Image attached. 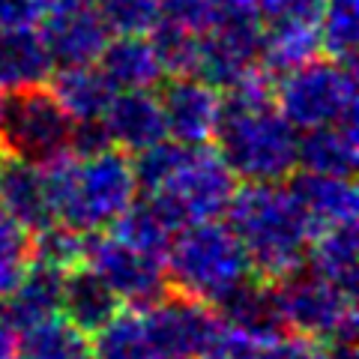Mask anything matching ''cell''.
<instances>
[{
  "instance_id": "f546056e",
  "label": "cell",
  "mask_w": 359,
  "mask_h": 359,
  "mask_svg": "<svg viewBox=\"0 0 359 359\" xmlns=\"http://www.w3.org/2000/svg\"><path fill=\"white\" fill-rule=\"evenodd\" d=\"M30 269V231L0 210V299L13 290Z\"/></svg>"
},
{
  "instance_id": "d6986e66",
  "label": "cell",
  "mask_w": 359,
  "mask_h": 359,
  "mask_svg": "<svg viewBox=\"0 0 359 359\" xmlns=\"http://www.w3.org/2000/svg\"><path fill=\"white\" fill-rule=\"evenodd\" d=\"M54 60L36 25L0 27V93L48 84Z\"/></svg>"
},
{
  "instance_id": "7c38bea8",
  "label": "cell",
  "mask_w": 359,
  "mask_h": 359,
  "mask_svg": "<svg viewBox=\"0 0 359 359\" xmlns=\"http://www.w3.org/2000/svg\"><path fill=\"white\" fill-rule=\"evenodd\" d=\"M159 108L165 135L180 144H212L222 120L224 93L198 75H171L162 81Z\"/></svg>"
},
{
  "instance_id": "3957f363",
  "label": "cell",
  "mask_w": 359,
  "mask_h": 359,
  "mask_svg": "<svg viewBox=\"0 0 359 359\" xmlns=\"http://www.w3.org/2000/svg\"><path fill=\"white\" fill-rule=\"evenodd\" d=\"M42 168L48 174L54 222L78 233L108 231L141 195L132 156L111 144L69 150Z\"/></svg>"
},
{
  "instance_id": "7a4b0ae2",
  "label": "cell",
  "mask_w": 359,
  "mask_h": 359,
  "mask_svg": "<svg viewBox=\"0 0 359 359\" xmlns=\"http://www.w3.org/2000/svg\"><path fill=\"white\" fill-rule=\"evenodd\" d=\"M132 165L138 189L177 222V228L224 219L240 189V180L210 144H180L162 138L132 156Z\"/></svg>"
},
{
  "instance_id": "836d02e7",
  "label": "cell",
  "mask_w": 359,
  "mask_h": 359,
  "mask_svg": "<svg viewBox=\"0 0 359 359\" xmlns=\"http://www.w3.org/2000/svg\"><path fill=\"white\" fill-rule=\"evenodd\" d=\"M39 9L36 0H0V27L36 25Z\"/></svg>"
},
{
  "instance_id": "ffe728a7",
  "label": "cell",
  "mask_w": 359,
  "mask_h": 359,
  "mask_svg": "<svg viewBox=\"0 0 359 359\" xmlns=\"http://www.w3.org/2000/svg\"><path fill=\"white\" fill-rule=\"evenodd\" d=\"M323 54L318 15H282L269 18L261 42V66L269 75L290 72Z\"/></svg>"
},
{
  "instance_id": "4316f807",
  "label": "cell",
  "mask_w": 359,
  "mask_h": 359,
  "mask_svg": "<svg viewBox=\"0 0 359 359\" xmlns=\"http://www.w3.org/2000/svg\"><path fill=\"white\" fill-rule=\"evenodd\" d=\"M84 240L87 233H78L60 222H51L30 233V264H42L57 269V273H66V269L84 261Z\"/></svg>"
},
{
  "instance_id": "603a6c76",
  "label": "cell",
  "mask_w": 359,
  "mask_h": 359,
  "mask_svg": "<svg viewBox=\"0 0 359 359\" xmlns=\"http://www.w3.org/2000/svg\"><path fill=\"white\" fill-rule=\"evenodd\" d=\"M60 278L63 273L42 264H30L25 278L0 299V314L15 332L60 314Z\"/></svg>"
},
{
  "instance_id": "f1b7e54d",
  "label": "cell",
  "mask_w": 359,
  "mask_h": 359,
  "mask_svg": "<svg viewBox=\"0 0 359 359\" xmlns=\"http://www.w3.org/2000/svg\"><path fill=\"white\" fill-rule=\"evenodd\" d=\"M111 36H150L162 25L159 0H96Z\"/></svg>"
},
{
  "instance_id": "52a82bcc",
  "label": "cell",
  "mask_w": 359,
  "mask_h": 359,
  "mask_svg": "<svg viewBox=\"0 0 359 359\" xmlns=\"http://www.w3.org/2000/svg\"><path fill=\"white\" fill-rule=\"evenodd\" d=\"M273 290L287 332L306 335L320 344L356 341L353 290L335 285L306 264L273 282Z\"/></svg>"
},
{
  "instance_id": "4fadbf2b",
  "label": "cell",
  "mask_w": 359,
  "mask_h": 359,
  "mask_svg": "<svg viewBox=\"0 0 359 359\" xmlns=\"http://www.w3.org/2000/svg\"><path fill=\"white\" fill-rule=\"evenodd\" d=\"M96 126L105 144L129 156H138L141 150L168 138L159 96L153 90H117Z\"/></svg>"
},
{
  "instance_id": "484cf974",
  "label": "cell",
  "mask_w": 359,
  "mask_h": 359,
  "mask_svg": "<svg viewBox=\"0 0 359 359\" xmlns=\"http://www.w3.org/2000/svg\"><path fill=\"white\" fill-rule=\"evenodd\" d=\"M318 25L323 54L341 63H353L359 42V0H320Z\"/></svg>"
},
{
  "instance_id": "44dd1931",
  "label": "cell",
  "mask_w": 359,
  "mask_h": 359,
  "mask_svg": "<svg viewBox=\"0 0 359 359\" xmlns=\"http://www.w3.org/2000/svg\"><path fill=\"white\" fill-rule=\"evenodd\" d=\"M356 162H359L356 120H341V123H330V126L299 132L297 168H302V171L353 177Z\"/></svg>"
},
{
  "instance_id": "4dcf8cb0",
  "label": "cell",
  "mask_w": 359,
  "mask_h": 359,
  "mask_svg": "<svg viewBox=\"0 0 359 359\" xmlns=\"http://www.w3.org/2000/svg\"><path fill=\"white\" fill-rule=\"evenodd\" d=\"M159 4H162V25L201 33L212 15L216 0H159Z\"/></svg>"
},
{
  "instance_id": "5b68a950",
  "label": "cell",
  "mask_w": 359,
  "mask_h": 359,
  "mask_svg": "<svg viewBox=\"0 0 359 359\" xmlns=\"http://www.w3.org/2000/svg\"><path fill=\"white\" fill-rule=\"evenodd\" d=\"M224 219L237 233L255 278L278 282L306 264L311 228L285 183H245Z\"/></svg>"
},
{
  "instance_id": "8fae6325",
  "label": "cell",
  "mask_w": 359,
  "mask_h": 359,
  "mask_svg": "<svg viewBox=\"0 0 359 359\" xmlns=\"http://www.w3.org/2000/svg\"><path fill=\"white\" fill-rule=\"evenodd\" d=\"M81 264L93 269L126 306H144V302L159 299L168 290L165 257L123 243L111 231L87 233Z\"/></svg>"
},
{
  "instance_id": "9a60e30c",
  "label": "cell",
  "mask_w": 359,
  "mask_h": 359,
  "mask_svg": "<svg viewBox=\"0 0 359 359\" xmlns=\"http://www.w3.org/2000/svg\"><path fill=\"white\" fill-rule=\"evenodd\" d=\"M290 180V195L306 216L311 233L341 228V224H356L359 216V198L353 177H332V174H311V171H294Z\"/></svg>"
},
{
  "instance_id": "ac0fdd59",
  "label": "cell",
  "mask_w": 359,
  "mask_h": 359,
  "mask_svg": "<svg viewBox=\"0 0 359 359\" xmlns=\"http://www.w3.org/2000/svg\"><path fill=\"white\" fill-rule=\"evenodd\" d=\"M48 81H51L48 87L51 96L72 117L75 126H93V123H99V117L105 114V108L111 102V96L117 93L105 78V72L96 66V60L54 66Z\"/></svg>"
},
{
  "instance_id": "277c9868",
  "label": "cell",
  "mask_w": 359,
  "mask_h": 359,
  "mask_svg": "<svg viewBox=\"0 0 359 359\" xmlns=\"http://www.w3.org/2000/svg\"><path fill=\"white\" fill-rule=\"evenodd\" d=\"M219 327V311L189 297L117 309L93 339L96 359H201Z\"/></svg>"
},
{
  "instance_id": "cb8c5ba5",
  "label": "cell",
  "mask_w": 359,
  "mask_h": 359,
  "mask_svg": "<svg viewBox=\"0 0 359 359\" xmlns=\"http://www.w3.org/2000/svg\"><path fill=\"white\" fill-rule=\"evenodd\" d=\"M15 353L18 359H96L93 339L66 320L63 314H54V318L18 330Z\"/></svg>"
},
{
  "instance_id": "d6a6232c",
  "label": "cell",
  "mask_w": 359,
  "mask_h": 359,
  "mask_svg": "<svg viewBox=\"0 0 359 359\" xmlns=\"http://www.w3.org/2000/svg\"><path fill=\"white\" fill-rule=\"evenodd\" d=\"M255 6L261 9V15L282 18V15H318L320 0H255Z\"/></svg>"
},
{
  "instance_id": "d4e9b609",
  "label": "cell",
  "mask_w": 359,
  "mask_h": 359,
  "mask_svg": "<svg viewBox=\"0 0 359 359\" xmlns=\"http://www.w3.org/2000/svg\"><path fill=\"white\" fill-rule=\"evenodd\" d=\"M356 224H341V228H327L311 233L306 266H311L314 273L332 278L335 285H341L347 290H356L359 278V255H356Z\"/></svg>"
},
{
  "instance_id": "ba28073f",
  "label": "cell",
  "mask_w": 359,
  "mask_h": 359,
  "mask_svg": "<svg viewBox=\"0 0 359 359\" xmlns=\"http://www.w3.org/2000/svg\"><path fill=\"white\" fill-rule=\"evenodd\" d=\"M273 96L297 132L356 120L353 63H341L320 54V57L278 75V81H273Z\"/></svg>"
},
{
  "instance_id": "1f68e13d",
  "label": "cell",
  "mask_w": 359,
  "mask_h": 359,
  "mask_svg": "<svg viewBox=\"0 0 359 359\" xmlns=\"http://www.w3.org/2000/svg\"><path fill=\"white\" fill-rule=\"evenodd\" d=\"M273 359H327V344L306 339L297 332H282Z\"/></svg>"
},
{
  "instance_id": "83f0119b",
  "label": "cell",
  "mask_w": 359,
  "mask_h": 359,
  "mask_svg": "<svg viewBox=\"0 0 359 359\" xmlns=\"http://www.w3.org/2000/svg\"><path fill=\"white\" fill-rule=\"evenodd\" d=\"M282 332H252L219 318L207 351L201 359H273Z\"/></svg>"
},
{
  "instance_id": "e0dca14e",
  "label": "cell",
  "mask_w": 359,
  "mask_h": 359,
  "mask_svg": "<svg viewBox=\"0 0 359 359\" xmlns=\"http://www.w3.org/2000/svg\"><path fill=\"white\" fill-rule=\"evenodd\" d=\"M96 66L114 90H153L168 78L153 36H108Z\"/></svg>"
},
{
  "instance_id": "5bb4252c",
  "label": "cell",
  "mask_w": 359,
  "mask_h": 359,
  "mask_svg": "<svg viewBox=\"0 0 359 359\" xmlns=\"http://www.w3.org/2000/svg\"><path fill=\"white\" fill-rule=\"evenodd\" d=\"M36 30L54 66L93 63L108 42V27L96 6H72L57 13H39Z\"/></svg>"
},
{
  "instance_id": "8d00e7d4",
  "label": "cell",
  "mask_w": 359,
  "mask_h": 359,
  "mask_svg": "<svg viewBox=\"0 0 359 359\" xmlns=\"http://www.w3.org/2000/svg\"><path fill=\"white\" fill-rule=\"evenodd\" d=\"M4 165H6V159H4V156H0V180H4Z\"/></svg>"
},
{
  "instance_id": "8992f818",
  "label": "cell",
  "mask_w": 359,
  "mask_h": 359,
  "mask_svg": "<svg viewBox=\"0 0 359 359\" xmlns=\"http://www.w3.org/2000/svg\"><path fill=\"white\" fill-rule=\"evenodd\" d=\"M168 285L180 297L216 309L252 278V266L237 233L224 219L183 224L165 255Z\"/></svg>"
},
{
  "instance_id": "6da1fadb",
  "label": "cell",
  "mask_w": 359,
  "mask_h": 359,
  "mask_svg": "<svg viewBox=\"0 0 359 359\" xmlns=\"http://www.w3.org/2000/svg\"><path fill=\"white\" fill-rule=\"evenodd\" d=\"M212 144L240 183H285L297 171L299 132L276 105L273 75L264 66L224 90Z\"/></svg>"
},
{
  "instance_id": "74e56055",
  "label": "cell",
  "mask_w": 359,
  "mask_h": 359,
  "mask_svg": "<svg viewBox=\"0 0 359 359\" xmlns=\"http://www.w3.org/2000/svg\"><path fill=\"white\" fill-rule=\"evenodd\" d=\"M0 108H4V93H0Z\"/></svg>"
},
{
  "instance_id": "9c48e42d",
  "label": "cell",
  "mask_w": 359,
  "mask_h": 359,
  "mask_svg": "<svg viewBox=\"0 0 359 359\" xmlns=\"http://www.w3.org/2000/svg\"><path fill=\"white\" fill-rule=\"evenodd\" d=\"M266 18L255 0H216L207 27L198 33V78L222 93L261 66Z\"/></svg>"
},
{
  "instance_id": "30bf717a",
  "label": "cell",
  "mask_w": 359,
  "mask_h": 359,
  "mask_svg": "<svg viewBox=\"0 0 359 359\" xmlns=\"http://www.w3.org/2000/svg\"><path fill=\"white\" fill-rule=\"evenodd\" d=\"M75 123L51 96V90L25 87L4 93L0 108V147L9 159L48 165L69 153L75 144Z\"/></svg>"
},
{
  "instance_id": "d590c367",
  "label": "cell",
  "mask_w": 359,
  "mask_h": 359,
  "mask_svg": "<svg viewBox=\"0 0 359 359\" xmlns=\"http://www.w3.org/2000/svg\"><path fill=\"white\" fill-rule=\"evenodd\" d=\"M327 359H356V344L353 341L327 344Z\"/></svg>"
},
{
  "instance_id": "7402d4cb",
  "label": "cell",
  "mask_w": 359,
  "mask_h": 359,
  "mask_svg": "<svg viewBox=\"0 0 359 359\" xmlns=\"http://www.w3.org/2000/svg\"><path fill=\"white\" fill-rule=\"evenodd\" d=\"M120 306L123 302L114 297V290L84 264H78V266L63 273V278H60V314L69 323H75L78 330H84L87 335H93L99 327H105Z\"/></svg>"
},
{
  "instance_id": "2e32d148",
  "label": "cell",
  "mask_w": 359,
  "mask_h": 359,
  "mask_svg": "<svg viewBox=\"0 0 359 359\" xmlns=\"http://www.w3.org/2000/svg\"><path fill=\"white\" fill-rule=\"evenodd\" d=\"M0 210L25 231H39L54 222L48 174L36 162L9 159L0 180Z\"/></svg>"
},
{
  "instance_id": "e575fe53",
  "label": "cell",
  "mask_w": 359,
  "mask_h": 359,
  "mask_svg": "<svg viewBox=\"0 0 359 359\" xmlns=\"http://www.w3.org/2000/svg\"><path fill=\"white\" fill-rule=\"evenodd\" d=\"M0 359H18V353H15V330L6 323L4 314H0Z\"/></svg>"
}]
</instances>
